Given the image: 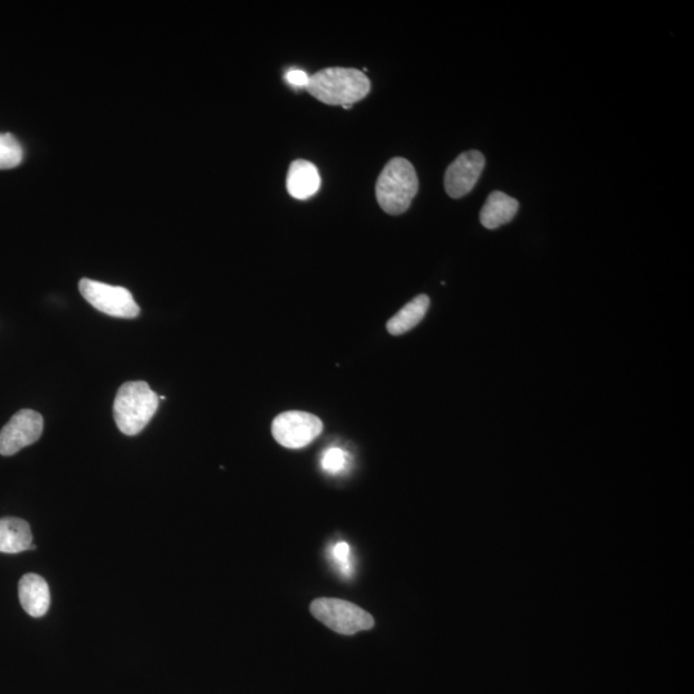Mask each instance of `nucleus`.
<instances>
[{"label":"nucleus","mask_w":694,"mask_h":694,"mask_svg":"<svg viewBox=\"0 0 694 694\" xmlns=\"http://www.w3.org/2000/svg\"><path fill=\"white\" fill-rule=\"evenodd\" d=\"M306 90L326 105L351 106L368 96L371 81L362 71L330 67L310 76Z\"/></svg>","instance_id":"nucleus-1"},{"label":"nucleus","mask_w":694,"mask_h":694,"mask_svg":"<svg viewBox=\"0 0 694 694\" xmlns=\"http://www.w3.org/2000/svg\"><path fill=\"white\" fill-rule=\"evenodd\" d=\"M160 396L144 381L126 382L114 404L116 426L124 435L141 434L159 409Z\"/></svg>","instance_id":"nucleus-2"},{"label":"nucleus","mask_w":694,"mask_h":694,"mask_svg":"<svg viewBox=\"0 0 694 694\" xmlns=\"http://www.w3.org/2000/svg\"><path fill=\"white\" fill-rule=\"evenodd\" d=\"M419 188L416 169L403 157L387 162L376 184L381 209L389 215L404 214L412 205Z\"/></svg>","instance_id":"nucleus-3"},{"label":"nucleus","mask_w":694,"mask_h":694,"mask_svg":"<svg viewBox=\"0 0 694 694\" xmlns=\"http://www.w3.org/2000/svg\"><path fill=\"white\" fill-rule=\"evenodd\" d=\"M310 612L333 632L353 635L371 630L374 620L371 614L354 603L337 598H318L310 605Z\"/></svg>","instance_id":"nucleus-4"},{"label":"nucleus","mask_w":694,"mask_h":694,"mask_svg":"<svg viewBox=\"0 0 694 694\" xmlns=\"http://www.w3.org/2000/svg\"><path fill=\"white\" fill-rule=\"evenodd\" d=\"M79 290L81 296L93 308L110 317L134 319L141 314V308L135 303L132 292L125 287L111 286L84 278L79 283Z\"/></svg>","instance_id":"nucleus-5"},{"label":"nucleus","mask_w":694,"mask_h":694,"mask_svg":"<svg viewBox=\"0 0 694 694\" xmlns=\"http://www.w3.org/2000/svg\"><path fill=\"white\" fill-rule=\"evenodd\" d=\"M323 423L314 414L291 410L279 414L272 423V434L279 445L301 449L312 444L322 434Z\"/></svg>","instance_id":"nucleus-6"},{"label":"nucleus","mask_w":694,"mask_h":694,"mask_svg":"<svg viewBox=\"0 0 694 694\" xmlns=\"http://www.w3.org/2000/svg\"><path fill=\"white\" fill-rule=\"evenodd\" d=\"M42 414L22 409L0 431V454L11 457L26 446L33 445L43 434Z\"/></svg>","instance_id":"nucleus-7"},{"label":"nucleus","mask_w":694,"mask_h":694,"mask_svg":"<svg viewBox=\"0 0 694 694\" xmlns=\"http://www.w3.org/2000/svg\"><path fill=\"white\" fill-rule=\"evenodd\" d=\"M485 168V157L479 151H468L457 157L445 173V191L455 200L475 188Z\"/></svg>","instance_id":"nucleus-8"},{"label":"nucleus","mask_w":694,"mask_h":694,"mask_svg":"<svg viewBox=\"0 0 694 694\" xmlns=\"http://www.w3.org/2000/svg\"><path fill=\"white\" fill-rule=\"evenodd\" d=\"M18 597L22 608L33 617L44 616L51 606V593L47 581L36 574H27L20 580Z\"/></svg>","instance_id":"nucleus-9"},{"label":"nucleus","mask_w":694,"mask_h":694,"mask_svg":"<svg viewBox=\"0 0 694 694\" xmlns=\"http://www.w3.org/2000/svg\"><path fill=\"white\" fill-rule=\"evenodd\" d=\"M321 188V175L317 166L306 160L292 162L287 175V191L296 200L312 198Z\"/></svg>","instance_id":"nucleus-10"},{"label":"nucleus","mask_w":694,"mask_h":694,"mask_svg":"<svg viewBox=\"0 0 694 694\" xmlns=\"http://www.w3.org/2000/svg\"><path fill=\"white\" fill-rule=\"evenodd\" d=\"M33 549V534L26 521L16 517L0 520V553L16 554Z\"/></svg>","instance_id":"nucleus-11"},{"label":"nucleus","mask_w":694,"mask_h":694,"mask_svg":"<svg viewBox=\"0 0 694 694\" xmlns=\"http://www.w3.org/2000/svg\"><path fill=\"white\" fill-rule=\"evenodd\" d=\"M520 209L516 198L500 191H494L481 209L480 222L488 229H498L512 222Z\"/></svg>","instance_id":"nucleus-12"},{"label":"nucleus","mask_w":694,"mask_h":694,"mask_svg":"<svg viewBox=\"0 0 694 694\" xmlns=\"http://www.w3.org/2000/svg\"><path fill=\"white\" fill-rule=\"evenodd\" d=\"M428 308H430V297L427 295L417 296L387 322V331L392 336H400L413 330L425 318Z\"/></svg>","instance_id":"nucleus-13"},{"label":"nucleus","mask_w":694,"mask_h":694,"mask_svg":"<svg viewBox=\"0 0 694 694\" xmlns=\"http://www.w3.org/2000/svg\"><path fill=\"white\" fill-rule=\"evenodd\" d=\"M24 160V148L9 133H0V170L17 168Z\"/></svg>","instance_id":"nucleus-14"},{"label":"nucleus","mask_w":694,"mask_h":694,"mask_svg":"<svg viewBox=\"0 0 694 694\" xmlns=\"http://www.w3.org/2000/svg\"><path fill=\"white\" fill-rule=\"evenodd\" d=\"M350 463V454L345 452L344 449L328 448L324 450L321 458V466L324 472L330 473V475H340V473L345 472Z\"/></svg>","instance_id":"nucleus-15"},{"label":"nucleus","mask_w":694,"mask_h":694,"mask_svg":"<svg viewBox=\"0 0 694 694\" xmlns=\"http://www.w3.org/2000/svg\"><path fill=\"white\" fill-rule=\"evenodd\" d=\"M333 560L337 563V567L341 571V574L350 575L351 574V549L350 545L345 542L336 543L333 545L331 551Z\"/></svg>","instance_id":"nucleus-16"},{"label":"nucleus","mask_w":694,"mask_h":694,"mask_svg":"<svg viewBox=\"0 0 694 694\" xmlns=\"http://www.w3.org/2000/svg\"><path fill=\"white\" fill-rule=\"evenodd\" d=\"M285 80L291 85V87L297 89H306L309 85L310 76L308 75V72L303 70L292 69L286 72Z\"/></svg>","instance_id":"nucleus-17"}]
</instances>
